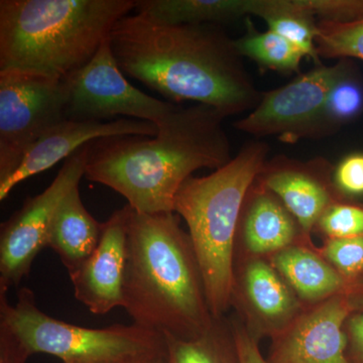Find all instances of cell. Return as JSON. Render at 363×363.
<instances>
[{
    "mask_svg": "<svg viewBox=\"0 0 363 363\" xmlns=\"http://www.w3.org/2000/svg\"><path fill=\"white\" fill-rule=\"evenodd\" d=\"M30 357L16 336L0 326V363H26Z\"/></svg>",
    "mask_w": 363,
    "mask_h": 363,
    "instance_id": "cell-31",
    "label": "cell"
},
{
    "mask_svg": "<svg viewBox=\"0 0 363 363\" xmlns=\"http://www.w3.org/2000/svg\"><path fill=\"white\" fill-rule=\"evenodd\" d=\"M168 363H240L231 324L214 318L207 330L193 338L164 336Z\"/></svg>",
    "mask_w": 363,
    "mask_h": 363,
    "instance_id": "cell-21",
    "label": "cell"
},
{
    "mask_svg": "<svg viewBox=\"0 0 363 363\" xmlns=\"http://www.w3.org/2000/svg\"><path fill=\"white\" fill-rule=\"evenodd\" d=\"M322 255L332 267L351 283H357L363 274V236L328 240Z\"/></svg>",
    "mask_w": 363,
    "mask_h": 363,
    "instance_id": "cell-26",
    "label": "cell"
},
{
    "mask_svg": "<svg viewBox=\"0 0 363 363\" xmlns=\"http://www.w3.org/2000/svg\"><path fill=\"white\" fill-rule=\"evenodd\" d=\"M225 118L207 105H178L155 136L91 143L84 177L123 196L136 212L171 213L177 193L196 171L218 169L233 160Z\"/></svg>",
    "mask_w": 363,
    "mask_h": 363,
    "instance_id": "cell-2",
    "label": "cell"
},
{
    "mask_svg": "<svg viewBox=\"0 0 363 363\" xmlns=\"http://www.w3.org/2000/svg\"><path fill=\"white\" fill-rule=\"evenodd\" d=\"M350 291L301 313L274 336L269 363H350L345 324L354 313Z\"/></svg>",
    "mask_w": 363,
    "mask_h": 363,
    "instance_id": "cell-11",
    "label": "cell"
},
{
    "mask_svg": "<svg viewBox=\"0 0 363 363\" xmlns=\"http://www.w3.org/2000/svg\"><path fill=\"white\" fill-rule=\"evenodd\" d=\"M240 363H269L260 353L257 338L240 321L230 322Z\"/></svg>",
    "mask_w": 363,
    "mask_h": 363,
    "instance_id": "cell-29",
    "label": "cell"
},
{
    "mask_svg": "<svg viewBox=\"0 0 363 363\" xmlns=\"http://www.w3.org/2000/svg\"><path fill=\"white\" fill-rule=\"evenodd\" d=\"M240 304L250 320L248 330L255 337L278 335L301 314L302 306L288 283L266 260L245 264L240 281L234 279L233 303Z\"/></svg>",
    "mask_w": 363,
    "mask_h": 363,
    "instance_id": "cell-15",
    "label": "cell"
},
{
    "mask_svg": "<svg viewBox=\"0 0 363 363\" xmlns=\"http://www.w3.org/2000/svg\"><path fill=\"white\" fill-rule=\"evenodd\" d=\"M333 180L341 196L363 195V152L344 157L334 169Z\"/></svg>",
    "mask_w": 363,
    "mask_h": 363,
    "instance_id": "cell-28",
    "label": "cell"
},
{
    "mask_svg": "<svg viewBox=\"0 0 363 363\" xmlns=\"http://www.w3.org/2000/svg\"><path fill=\"white\" fill-rule=\"evenodd\" d=\"M64 82L65 116L70 121L106 123L126 116L157 125L178 106L150 96L130 84L117 65L109 39L87 65L64 79Z\"/></svg>",
    "mask_w": 363,
    "mask_h": 363,
    "instance_id": "cell-9",
    "label": "cell"
},
{
    "mask_svg": "<svg viewBox=\"0 0 363 363\" xmlns=\"http://www.w3.org/2000/svg\"><path fill=\"white\" fill-rule=\"evenodd\" d=\"M318 21L350 23L363 18V0H305Z\"/></svg>",
    "mask_w": 363,
    "mask_h": 363,
    "instance_id": "cell-27",
    "label": "cell"
},
{
    "mask_svg": "<svg viewBox=\"0 0 363 363\" xmlns=\"http://www.w3.org/2000/svg\"><path fill=\"white\" fill-rule=\"evenodd\" d=\"M316 226L329 240L363 236V204L338 200L325 211Z\"/></svg>",
    "mask_w": 363,
    "mask_h": 363,
    "instance_id": "cell-25",
    "label": "cell"
},
{
    "mask_svg": "<svg viewBox=\"0 0 363 363\" xmlns=\"http://www.w3.org/2000/svg\"><path fill=\"white\" fill-rule=\"evenodd\" d=\"M138 0H1L0 71L65 79L94 58Z\"/></svg>",
    "mask_w": 363,
    "mask_h": 363,
    "instance_id": "cell-4",
    "label": "cell"
},
{
    "mask_svg": "<svg viewBox=\"0 0 363 363\" xmlns=\"http://www.w3.org/2000/svg\"><path fill=\"white\" fill-rule=\"evenodd\" d=\"M72 363H85V362H72ZM118 363V362H117Z\"/></svg>",
    "mask_w": 363,
    "mask_h": 363,
    "instance_id": "cell-34",
    "label": "cell"
},
{
    "mask_svg": "<svg viewBox=\"0 0 363 363\" xmlns=\"http://www.w3.org/2000/svg\"><path fill=\"white\" fill-rule=\"evenodd\" d=\"M101 230L102 223L86 209L77 186L64 198L57 209L47 247L58 255L70 274L94 252Z\"/></svg>",
    "mask_w": 363,
    "mask_h": 363,
    "instance_id": "cell-17",
    "label": "cell"
},
{
    "mask_svg": "<svg viewBox=\"0 0 363 363\" xmlns=\"http://www.w3.org/2000/svg\"><path fill=\"white\" fill-rule=\"evenodd\" d=\"M118 363H168L167 360L166 343L161 348L147 351L142 354L126 358Z\"/></svg>",
    "mask_w": 363,
    "mask_h": 363,
    "instance_id": "cell-32",
    "label": "cell"
},
{
    "mask_svg": "<svg viewBox=\"0 0 363 363\" xmlns=\"http://www.w3.org/2000/svg\"><path fill=\"white\" fill-rule=\"evenodd\" d=\"M363 112V81L355 66L332 88L325 117L331 133L344 124L350 123Z\"/></svg>",
    "mask_w": 363,
    "mask_h": 363,
    "instance_id": "cell-24",
    "label": "cell"
},
{
    "mask_svg": "<svg viewBox=\"0 0 363 363\" xmlns=\"http://www.w3.org/2000/svg\"><path fill=\"white\" fill-rule=\"evenodd\" d=\"M109 43L125 75L172 104L193 101L228 117L253 111L262 99L220 25H169L135 13L117 21Z\"/></svg>",
    "mask_w": 363,
    "mask_h": 363,
    "instance_id": "cell-1",
    "label": "cell"
},
{
    "mask_svg": "<svg viewBox=\"0 0 363 363\" xmlns=\"http://www.w3.org/2000/svg\"><path fill=\"white\" fill-rule=\"evenodd\" d=\"M335 167L323 157L302 162L286 156L267 160L257 181L269 189L295 217L309 238L327 209L340 200L334 185Z\"/></svg>",
    "mask_w": 363,
    "mask_h": 363,
    "instance_id": "cell-12",
    "label": "cell"
},
{
    "mask_svg": "<svg viewBox=\"0 0 363 363\" xmlns=\"http://www.w3.org/2000/svg\"><path fill=\"white\" fill-rule=\"evenodd\" d=\"M269 152L266 143H245L225 166L210 175L187 179L174 201V213L187 224L210 311L216 319L231 305L241 210Z\"/></svg>",
    "mask_w": 363,
    "mask_h": 363,
    "instance_id": "cell-5",
    "label": "cell"
},
{
    "mask_svg": "<svg viewBox=\"0 0 363 363\" xmlns=\"http://www.w3.org/2000/svg\"><path fill=\"white\" fill-rule=\"evenodd\" d=\"M266 21L267 30L298 48L315 65L321 64L316 49L318 21L307 11L305 0H250V13Z\"/></svg>",
    "mask_w": 363,
    "mask_h": 363,
    "instance_id": "cell-20",
    "label": "cell"
},
{
    "mask_svg": "<svg viewBox=\"0 0 363 363\" xmlns=\"http://www.w3.org/2000/svg\"><path fill=\"white\" fill-rule=\"evenodd\" d=\"M353 60H338L334 65L317 64L290 83L262 92V99L247 116L233 123L236 130L259 138L276 136L283 143L331 133L325 107L332 88L352 70Z\"/></svg>",
    "mask_w": 363,
    "mask_h": 363,
    "instance_id": "cell-7",
    "label": "cell"
},
{
    "mask_svg": "<svg viewBox=\"0 0 363 363\" xmlns=\"http://www.w3.org/2000/svg\"><path fill=\"white\" fill-rule=\"evenodd\" d=\"M128 215L125 205L104 222L94 252L69 274L74 296L93 314L105 315L123 308Z\"/></svg>",
    "mask_w": 363,
    "mask_h": 363,
    "instance_id": "cell-14",
    "label": "cell"
},
{
    "mask_svg": "<svg viewBox=\"0 0 363 363\" xmlns=\"http://www.w3.org/2000/svg\"><path fill=\"white\" fill-rule=\"evenodd\" d=\"M92 143V142H91ZM64 162L58 175L39 195L28 198L0 229V292L20 285L35 257L47 247L57 209L85 176L90 143Z\"/></svg>",
    "mask_w": 363,
    "mask_h": 363,
    "instance_id": "cell-10",
    "label": "cell"
},
{
    "mask_svg": "<svg viewBox=\"0 0 363 363\" xmlns=\"http://www.w3.org/2000/svg\"><path fill=\"white\" fill-rule=\"evenodd\" d=\"M64 79L0 71V181L20 166L28 149L66 119Z\"/></svg>",
    "mask_w": 363,
    "mask_h": 363,
    "instance_id": "cell-8",
    "label": "cell"
},
{
    "mask_svg": "<svg viewBox=\"0 0 363 363\" xmlns=\"http://www.w3.org/2000/svg\"><path fill=\"white\" fill-rule=\"evenodd\" d=\"M242 58L252 60L262 70L283 74L301 73L302 60L306 58L298 48L271 30L259 32L252 21H247V32L235 40Z\"/></svg>",
    "mask_w": 363,
    "mask_h": 363,
    "instance_id": "cell-22",
    "label": "cell"
},
{
    "mask_svg": "<svg viewBox=\"0 0 363 363\" xmlns=\"http://www.w3.org/2000/svg\"><path fill=\"white\" fill-rule=\"evenodd\" d=\"M123 308L133 323L162 336L193 338L214 317L199 262L178 215L128 205Z\"/></svg>",
    "mask_w": 363,
    "mask_h": 363,
    "instance_id": "cell-3",
    "label": "cell"
},
{
    "mask_svg": "<svg viewBox=\"0 0 363 363\" xmlns=\"http://www.w3.org/2000/svg\"><path fill=\"white\" fill-rule=\"evenodd\" d=\"M271 262L297 297L305 302H323L347 292L357 284L344 279L323 257L298 245L274 253Z\"/></svg>",
    "mask_w": 363,
    "mask_h": 363,
    "instance_id": "cell-18",
    "label": "cell"
},
{
    "mask_svg": "<svg viewBox=\"0 0 363 363\" xmlns=\"http://www.w3.org/2000/svg\"><path fill=\"white\" fill-rule=\"evenodd\" d=\"M0 326L16 336L30 355L44 353L64 363H117L161 348V334L138 325L86 328L49 316L38 307L35 294L23 288L11 305L0 292Z\"/></svg>",
    "mask_w": 363,
    "mask_h": 363,
    "instance_id": "cell-6",
    "label": "cell"
},
{
    "mask_svg": "<svg viewBox=\"0 0 363 363\" xmlns=\"http://www.w3.org/2000/svg\"><path fill=\"white\" fill-rule=\"evenodd\" d=\"M248 9L250 0H138L135 13L169 25H221Z\"/></svg>",
    "mask_w": 363,
    "mask_h": 363,
    "instance_id": "cell-19",
    "label": "cell"
},
{
    "mask_svg": "<svg viewBox=\"0 0 363 363\" xmlns=\"http://www.w3.org/2000/svg\"><path fill=\"white\" fill-rule=\"evenodd\" d=\"M315 40L320 59L363 61V18L350 23L318 21Z\"/></svg>",
    "mask_w": 363,
    "mask_h": 363,
    "instance_id": "cell-23",
    "label": "cell"
},
{
    "mask_svg": "<svg viewBox=\"0 0 363 363\" xmlns=\"http://www.w3.org/2000/svg\"><path fill=\"white\" fill-rule=\"evenodd\" d=\"M350 300L355 312H363V281H358L350 290Z\"/></svg>",
    "mask_w": 363,
    "mask_h": 363,
    "instance_id": "cell-33",
    "label": "cell"
},
{
    "mask_svg": "<svg viewBox=\"0 0 363 363\" xmlns=\"http://www.w3.org/2000/svg\"><path fill=\"white\" fill-rule=\"evenodd\" d=\"M157 133L156 124L126 117L106 123L64 119L45 131L26 152L18 168L0 181V201L26 179L48 171L87 143L111 136H155Z\"/></svg>",
    "mask_w": 363,
    "mask_h": 363,
    "instance_id": "cell-13",
    "label": "cell"
},
{
    "mask_svg": "<svg viewBox=\"0 0 363 363\" xmlns=\"http://www.w3.org/2000/svg\"><path fill=\"white\" fill-rule=\"evenodd\" d=\"M240 233L245 247L253 255H274L292 247L302 230L283 202L255 181L243 203Z\"/></svg>",
    "mask_w": 363,
    "mask_h": 363,
    "instance_id": "cell-16",
    "label": "cell"
},
{
    "mask_svg": "<svg viewBox=\"0 0 363 363\" xmlns=\"http://www.w3.org/2000/svg\"><path fill=\"white\" fill-rule=\"evenodd\" d=\"M347 355L350 363H363V312H354L345 324Z\"/></svg>",
    "mask_w": 363,
    "mask_h": 363,
    "instance_id": "cell-30",
    "label": "cell"
}]
</instances>
